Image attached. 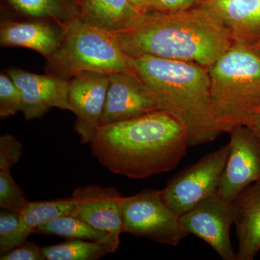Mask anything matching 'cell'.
Listing matches in <instances>:
<instances>
[{"mask_svg":"<svg viewBox=\"0 0 260 260\" xmlns=\"http://www.w3.org/2000/svg\"><path fill=\"white\" fill-rule=\"evenodd\" d=\"M71 198L75 204L73 215L114 237H120L124 233L123 197L116 188L80 186L75 189Z\"/></svg>","mask_w":260,"mask_h":260,"instance_id":"4fadbf2b","label":"cell"},{"mask_svg":"<svg viewBox=\"0 0 260 260\" xmlns=\"http://www.w3.org/2000/svg\"><path fill=\"white\" fill-rule=\"evenodd\" d=\"M229 133V156L217 194L234 202L248 186L260 181V140L246 126Z\"/></svg>","mask_w":260,"mask_h":260,"instance_id":"9c48e42d","label":"cell"},{"mask_svg":"<svg viewBox=\"0 0 260 260\" xmlns=\"http://www.w3.org/2000/svg\"><path fill=\"white\" fill-rule=\"evenodd\" d=\"M25 193L15 183L8 169L0 170V207L21 213L28 203Z\"/></svg>","mask_w":260,"mask_h":260,"instance_id":"7402d4cb","label":"cell"},{"mask_svg":"<svg viewBox=\"0 0 260 260\" xmlns=\"http://www.w3.org/2000/svg\"><path fill=\"white\" fill-rule=\"evenodd\" d=\"M212 104L219 128L228 133L244 126L260 104V51L234 41L208 68Z\"/></svg>","mask_w":260,"mask_h":260,"instance_id":"277c9868","label":"cell"},{"mask_svg":"<svg viewBox=\"0 0 260 260\" xmlns=\"http://www.w3.org/2000/svg\"><path fill=\"white\" fill-rule=\"evenodd\" d=\"M254 46H255L256 49H259L260 51V40L257 43H256V44H254Z\"/></svg>","mask_w":260,"mask_h":260,"instance_id":"f546056e","label":"cell"},{"mask_svg":"<svg viewBox=\"0 0 260 260\" xmlns=\"http://www.w3.org/2000/svg\"><path fill=\"white\" fill-rule=\"evenodd\" d=\"M244 126L250 129L260 140V104L251 112Z\"/></svg>","mask_w":260,"mask_h":260,"instance_id":"83f0119b","label":"cell"},{"mask_svg":"<svg viewBox=\"0 0 260 260\" xmlns=\"http://www.w3.org/2000/svg\"><path fill=\"white\" fill-rule=\"evenodd\" d=\"M74 210V201L71 197L47 201L28 202L20 213V228L10 244L9 250L25 242L36 228L59 217L73 215Z\"/></svg>","mask_w":260,"mask_h":260,"instance_id":"ac0fdd59","label":"cell"},{"mask_svg":"<svg viewBox=\"0 0 260 260\" xmlns=\"http://www.w3.org/2000/svg\"><path fill=\"white\" fill-rule=\"evenodd\" d=\"M109 74L84 72L70 80L68 100L76 115L75 130L84 144L90 143L102 124Z\"/></svg>","mask_w":260,"mask_h":260,"instance_id":"30bf717a","label":"cell"},{"mask_svg":"<svg viewBox=\"0 0 260 260\" xmlns=\"http://www.w3.org/2000/svg\"><path fill=\"white\" fill-rule=\"evenodd\" d=\"M130 62L159 110L185 127L189 147L213 142L223 133L214 113L208 68L150 55L130 57Z\"/></svg>","mask_w":260,"mask_h":260,"instance_id":"3957f363","label":"cell"},{"mask_svg":"<svg viewBox=\"0 0 260 260\" xmlns=\"http://www.w3.org/2000/svg\"><path fill=\"white\" fill-rule=\"evenodd\" d=\"M90 145L93 156L104 167L135 179L170 172L189 148L185 127L162 110L101 124Z\"/></svg>","mask_w":260,"mask_h":260,"instance_id":"6da1fadb","label":"cell"},{"mask_svg":"<svg viewBox=\"0 0 260 260\" xmlns=\"http://www.w3.org/2000/svg\"><path fill=\"white\" fill-rule=\"evenodd\" d=\"M23 153V144L12 135L0 137V170H10L21 158Z\"/></svg>","mask_w":260,"mask_h":260,"instance_id":"d4e9b609","label":"cell"},{"mask_svg":"<svg viewBox=\"0 0 260 260\" xmlns=\"http://www.w3.org/2000/svg\"><path fill=\"white\" fill-rule=\"evenodd\" d=\"M23 98L20 89L7 72L0 74V118L4 119L21 112Z\"/></svg>","mask_w":260,"mask_h":260,"instance_id":"603a6c76","label":"cell"},{"mask_svg":"<svg viewBox=\"0 0 260 260\" xmlns=\"http://www.w3.org/2000/svg\"><path fill=\"white\" fill-rule=\"evenodd\" d=\"M234 220V203L218 194L203 200L179 216L181 226L187 235L192 234L204 241L223 260H237L230 239Z\"/></svg>","mask_w":260,"mask_h":260,"instance_id":"ba28073f","label":"cell"},{"mask_svg":"<svg viewBox=\"0 0 260 260\" xmlns=\"http://www.w3.org/2000/svg\"><path fill=\"white\" fill-rule=\"evenodd\" d=\"M233 203L239 241L237 260H253L260 251V181L248 186Z\"/></svg>","mask_w":260,"mask_h":260,"instance_id":"2e32d148","label":"cell"},{"mask_svg":"<svg viewBox=\"0 0 260 260\" xmlns=\"http://www.w3.org/2000/svg\"><path fill=\"white\" fill-rule=\"evenodd\" d=\"M158 110L153 95L135 73L109 74L102 124L128 120Z\"/></svg>","mask_w":260,"mask_h":260,"instance_id":"7c38bea8","label":"cell"},{"mask_svg":"<svg viewBox=\"0 0 260 260\" xmlns=\"http://www.w3.org/2000/svg\"><path fill=\"white\" fill-rule=\"evenodd\" d=\"M147 14L135 8L129 0H80L79 18L109 32L135 28L144 20Z\"/></svg>","mask_w":260,"mask_h":260,"instance_id":"e0dca14e","label":"cell"},{"mask_svg":"<svg viewBox=\"0 0 260 260\" xmlns=\"http://www.w3.org/2000/svg\"><path fill=\"white\" fill-rule=\"evenodd\" d=\"M129 1L142 13L147 14L152 12L150 0H129Z\"/></svg>","mask_w":260,"mask_h":260,"instance_id":"f1b7e54d","label":"cell"},{"mask_svg":"<svg viewBox=\"0 0 260 260\" xmlns=\"http://www.w3.org/2000/svg\"><path fill=\"white\" fill-rule=\"evenodd\" d=\"M20 14L32 20H52L64 24L79 17V10L64 0H6Z\"/></svg>","mask_w":260,"mask_h":260,"instance_id":"44dd1931","label":"cell"},{"mask_svg":"<svg viewBox=\"0 0 260 260\" xmlns=\"http://www.w3.org/2000/svg\"><path fill=\"white\" fill-rule=\"evenodd\" d=\"M32 234H45L64 237L67 239H81L93 242H120L119 237L95 229L75 215H64L39 225Z\"/></svg>","mask_w":260,"mask_h":260,"instance_id":"ffe728a7","label":"cell"},{"mask_svg":"<svg viewBox=\"0 0 260 260\" xmlns=\"http://www.w3.org/2000/svg\"><path fill=\"white\" fill-rule=\"evenodd\" d=\"M20 213L3 209L0 211V254L9 250L12 241L18 234Z\"/></svg>","mask_w":260,"mask_h":260,"instance_id":"cb8c5ba5","label":"cell"},{"mask_svg":"<svg viewBox=\"0 0 260 260\" xmlns=\"http://www.w3.org/2000/svg\"><path fill=\"white\" fill-rule=\"evenodd\" d=\"M1 260H43L42 247L27 241L0 254Z\"/></svg>","mask_w":260,"mask_h":260,"instance_id":"484cf974","label":"cell"},{"mask_svg":"<svg viewBox=\"0 0 260 260\" xmlns=\"http://www.w3.org/2000/svg\"><path fill=\"white\" fill-rule=\"evenodd\" d=\"M84 72L135 73L114 32L77 17L64 24L60 47L47 59V73L70 80Z\"/></svg>","mask_w":260,"mask_h":260,"instance_id":"5b68a950","label":"cell"},{"mask_svg":"<svg viewBox=\"0 0 260 260\" xmlns=\"http://www.w3.org/2000/svg\"><path fill=\"white\" fill-rule=\"evenodd\" d=\"M229 145L207 154L177 173L162 189V199L179 216L217 194L226 165Z\"/></svg>","mask_w":260,"mask_h":260,"instance_id":"52a82bcc","label":"cell"},{"mask_svg":"<svg viewBox=\"0 0 260 260\" xmlns=\"http://www.w3.org/2000/svg\"><path fill=\"white\" fill-rule=\"evenodd\" d=\"M200 5L220 20L233 40L253 45L260 40V0H202Z\"/></svg>","mask_w":260,"mask_h":260,"instance_id":"9a60e30c","label":"cell"},{"mask_svg":"<svg viewBox=\"0 0 260 260\" xmlns=\"http://www.w3.org/2000/svg\"><path fill=\"white\" fill-rule=\"evenodd\" d=\"M119 243L68 239L65 242L42 247L44 260H95L115 252Z\"/></svg>","mask_w":260,"mask_h":260,"instance_id":"d6986e66","label":"cell"},{"mask_svg":"<svg viewBox=\"0 0 260 260\" xmlns=\"http://www.w3.org/2000/svg\"><path fill=\"white\" fill-rule=\"evenodd\" d=\"M7 73L21 92V112L26 120L42 118L51 108L71 112L68 100L69 80L47 73L35 74L18 68H10Z\"/></svg>","mask_w":260,"mask_h":260,"instance_id":"8fae6325","label":"cell"},{"mask_svg":"<svg viewBox=\"0 0 260 260\" xmlns=\"http://www.w3.org/2000/svg\"><path fill=\"white\" fill-rule=\"evenodd\" d=\"M64 24L47 20H8L0 27V44L32 49L48 59L60 47Z\"/></svg>","mask_w":260,"mask_h":260,"instance_id":"5bb4252c","label":"cell"},{"mask_svg":"<svg viewBox=\"0 0 260 260\" xmlns=\"http://www.w3.org/2000/svg\"><path fill=\"white\" fill-rule=\"evenodd\" d=\"M202 0H150L152 12H175L198 6Z\"/></svg>","mask_w":260,"mask_h":260,"instance_id":"4316f807","label":"cell"},{"mask_svg":"<svg viewBox=\"0 0 260 260\" xmlns=\"http://www.w3.org/2000/svg\"><path fill=\"white\" fill-rule=\"evenodd\" d=\"M114 34L129 57L150 55L208 68L234 42L220 20L201 5L180 11L150 12L135 28Z\"/></svg>","mask_w":260,"mask_h":260,"instance_id":"7a4b0ae2","label":"cell"},{"mask_svg":"<svg viewBox=\"0 0 260 260\" xmlns=\"http://www.w3.org/2000/svg\"><path fill=\"white\" fill-rule=\"evenodd\" d=\"M121 210L124 233L174 246L187 236L179 215L165 203L160 190L144 189L123 198Z\"/></svg>","mask_w":260,"mask_h":260,"instance_id":"8992f818","label":"cell"}]
</instances>
